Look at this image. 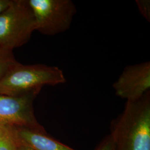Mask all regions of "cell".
I'll list each match as a JSON object with an SVG mask.
<instances>
[{"label": "cell", "instance_id": "obj_1", "mask_svg": "<svg viewBox=\"0 0 150 150\" xmlns=\"http://www.w3.org/2000/svg\"><path fill=\"white\" fill-rule=\"evenodd\" d=\"M110 134L115 150H150V91L126 102L123 112L111 122Z\"/></svg>", "mask_w": 150, "mask_h": 150}, {"label": "cell", "instance_id": "obj_2", "mask_svg": "<svg viewBox=\"0 0 150 150\" xmlns=\"http://www.w3.org/2000/svg\"><path fill=\"white\" fill-rule=\"evenodd\" d=\"M66 82L64 73L58 67L17 62L0 81V95L19 96L45 85L54 86Z\"/></svg>", "mask_w": 150, "mask_h": 150}, {"label": "cell", "instance_id": "obj_3", "mask_svg": "<svg viewBox=\"0 0 150 150\" xmlns=\"http://www.w3.org/2000/svg\"><path fill=\"white\" fill-rule=\"evenodd\" d=\"M36 31L28 0H11L0 15V46L13 51L27 43Z\"/></svg>", "mask_w": 150, "mask_h": 150}, {"label": "cell", "instance_id": "obj_4", "mask_svg": "<svg viewBox=\"0 0 150 150\" xmlns=\"http://www.w3.org/2000/svg\"><path fill=\"white\" fill-rule=\"evenodd\" d=\"M32 10L36 31L54 36L68 30L77 13L71 0H28Z\"/></svg>", "mask_w": 150, "mask_h": 150}, {"label": "cell", "instance_id": "obj_5", "mask_svg": "<svg viewBox=\"0 0 150 150\" xmlns=\"http://www.w3.org/2000/svg\"><path fill=\"white\" fill-rule=\"evenodd\" d=\"M41 90L15 96L0 95V125L43 130L35 116L33 107V101Z\"/></svg>", "mask_w": 150, "mask_h": 150}, {"label": "cell", "instance_id": "obj_6", "mask_svg": "<svg viewBox=\"0 0 150 150\" xmlns=\"http://www.w3.org/2000/svg\"><path fill=\"white\" fill-rule=\"evenodd\" d=\"M117 96L134 101L150 91V62L127 66L112 85Z\"/></svg>", "mask_w": 150, "mask_h": 150}, {"label": "cell", "instance_id": "obj_7", "mask_svg": "<svg viewBox=\"0 0 150 150\" xmlns=\"http://www.w3.org/2000/svg\"><path fill=\"white\" fill-rule=\"evenodd\" d=\"M18 141L34 150H75L52 139L45 129L15 126Z\"/></svg>", "mask_w": 150, "mask_h": 150}, {"label": "cell", "instance_id": "obj_8", "mask_svg": "<svg viewBox=\"0 0 150 150\" xmlns=\"http://www.w3.org/2000/svg\"><path fill=\"white\" fill-rule=\"evenodd\" d=\"M15 126L0 125V150H18Z\"/></svg>", "mask_w": 150, "mask_h": 150}, {"label": "cell", "instance_id": "obj_9", "mask_svg": "<svg viewBox=\"0 0 150 150\" xmlns=\"http://www.w3.org/2000/svg\"><path fill=\"white\" fill-rule=\"evenodd\" d=\"M17 62L13 51L0 46V81Z\"/></svg>", "mask_w": 150, "mask_h": 150}, {"label": "cell", "instance_id": "obj_10", "mask_svg": "<svg viewBox=\"0 0 150 150\" xmlns=\"http://www.w3.org/2000/svg\"><path fill=\"white\" fill-rule=\"evenodd\" d=\"M136 4L140 14L147 21H150V2L149 0H136Z\"/></svg>", "mask_w": 150, "mask_h": 150}, {"label": "cell", "instance_id": "obj_11", "mask_svg": "<svg viewBox=\"0 0 150 150\" xmlns=\"http://www.w3.org/2000/svg\"><path fill=\"white\" fill-rule=\"evenodd\" d=\"M96 150H115V145L110 134L106 137Z\"/></svg>", "mask_w": 150, "mask_h": 150}, {"label": "cell", "instance_id": "obj_12", "mask_svg": "<svg viewBox=\"0 0 150 150\" xmlns=\"http://www.w3.org/2000/svg\"><path fill=\"white\" fill-rule=\"evenodd\" d=\"M11 0H0V15L11 4Z\"/></svg>", "mask_w": 150, "mask_h": 150}, {"label": "cell", "instance_id": "obj_13", "mask_svg": "<svg viewBox=\"0 0 150 150\" xmlns=\"http://www.w3.org/2000/svg\"><path fill=\"white\" fill-rule=\"evenodd\" d=\"M19 148H18V150H34L31 149V147H28L27 145H24L23 144L20 143L19 141Z\"/></svg>", "mask_w": 150, "mask_h": 150}]
</instances>
